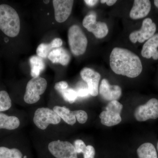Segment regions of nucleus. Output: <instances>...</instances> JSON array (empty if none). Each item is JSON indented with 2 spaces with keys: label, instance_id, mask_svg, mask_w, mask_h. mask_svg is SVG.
<instances>
[{
  "label": "nucleus",
  "instance_id": "obj_1",
  "mask_svg": "<svg viewBox=\"0 0 158 158\" xmlns=\"http://www.w3.org/2000/svg\"><path fill=\"white\" fill-rule=\"evenodd\" d=\"M110 65L115 73L129 78L138 77L143 67L141 59L131 51L121 48H113L110 56Z\"/></svg>",
  "mask_w": 158,
  "mask_h": 158
},
{
  "label": "nucleus",
  "instance_id": "obj_2",
  "mask_svg": "<svg viewBox=\"0 0 158 158\" xmlns=\"http://www.w3.org/2000/svg\"><path fill=\"white\" fill-rule=\"evenodd\" d=\"M0 30L11 37L18 36L20 30V21L17 11L6 4L0 5Z\"/></svg>",
  "mask_w": 158,
  "mask_h": 158
},
{
  "label": "nucleus",
  "instance_id": "obj_3",
  "mask_svg": "<svg viewBox=\"0 0 158 158\" xmlns=\"http://www.w3.org/2000/svg\"><path fill=\"white\" fill-rule=\"evenodd\" d=\"M68 37L69 44L73 55L79 56L85 53L88 46V39L79 26L73 25L70 27Z\"/></svg>",
  "mask_w": 158,
  "mask_h": 158
},
{
  "label": "nucleus",
  "instance_id": "obj_4",
  "mask_svg": "<svg viewBox=\"0 0 158 158\" xmlns=\"http://www.w3.org/2000/svg\"><path fill=\"white\" fill-rule=\"evenodd\" d=\"M47 87V82L45 79L40 76L32 78L27 84L24 101L28 104L36 103L45 92Z\"/></svg>",
  "mask_w": 158,
  "mask_h": 158
},
{
  "label": "nucleus",
  "instance_id": "obj_5",
  "mask_svg": "<svg viewBox=\"0 0 158 158\" xmlns=\"http://www.w3.org/2000/svg\"><path fill=\"white\" fill-rule=\"evenodd\" d=\"M123 106L118 101L110 102L106 108V110L100 113L101 122L104 125L112 127L120 123L122 121L120 113Z\"/></svg>",
  "mask_w": 158,
  "mask_h": 158
},
{
  "label": "nucleus",
  "instance_id": "obj_6",
  "mask_svg": "<svg viewBox=\"0 0 158 158\" xmlns=\"http://www.w3.org/2000/svg\"><path fill=\"white\" fill-rule=\"evenodd\" d=\"M61 118L53 110L48 108H40L34 113L33 121L38 128L45 130L49 124H58Z\"/></svg>",
  "mask_w": 158,
  "mask_h": 158
},
{
  "label": "nucleus",
  "instance_id": "obj_7",
  "mask_svg": "<svg viewBox=\"0 0 158 158\" xmlns=\"http://www.w3.org/2000/svg\"><path fill=\"white\" fill-rule=\"evenodd\" d=\"M49 151L56 158H78L74 146L67 141L57 140L48 144Z\"/></svg>",
  "mask_w": 158,
  "mask_h": 158
},
{
  "label": "nucleus",
  "instance_id": "obj_8",
  "mask_svg": "<svg viewBox=\"0 0 158 158\" xmlns=\"http://www.w3.org/2000/svg\"><path fill=\"white\" fill-rule=\"evenodd\" d=\"M134 116L139 122L156 119L158 118V100L152 98L145 104L139 106L135 110Z\"/></svg>",
  "mask_w": 158,
  "mask_h": 158
},
{
  "label": "nucleus",
  "instance_id": "obj_9",
  "mask_svg": "<svg viewBox=\"0 0 158 158\" xmlns=\"http://www.w3.org/2000/svg\"><path fill=\"white\" fill-rule=\"evenodd\" d=\"M156 30V26L152 19L146 18L143 20L142 26L139 31H135L130 34V40L133 43L137 42L142 43L148 40L155 35Z\"/></svg>",
  "mask_w": 158,
  "mask_h": 158
},
{
  "label": "nucleus",
  "instance_id": "obj_10",
  "mask_svg": "<svg viewBox=\"0 0 158 158\" xmlns=\"http://www.w3.org/2000/svg\"><path fill=\"white\" fill-rule=\"evenodd\" d=\"M83 25L89 32L93 33L96 38H104L109 32L108 26L106 23L97 22L96 15L91 13L85 16L83 21Z\"/></svg>",
  "mask_w": 158,
  "mask_h": 158
},
{
  "label": "nucleus",
  "instance_id": "obj_11",
  "mask_svg": "<svg viewBox=\"0 0 158 158\" xmlns=\"http://www.w3.org/2000/svg\"><path fill=\"white\" fill-rule=\"evenodd\" d=\"M82 79L88 85L90 95L95 97L98 94V85L101 75L97 72L89 68H83L80 73Z\"/></svg>",
  "mask_w": 158,
  "mask_h": 158
},
{
  "label": "nucleus",
  "instance_id": "obj_12",
  "mask_svg": "<svg viewBox=\"0 0 158 158\" xmlns=\"http://www.w3.org/2000/svg\"><path fill=\"white\" fill-rule=\"evenodd\" d=\"M55 19L57 22H64L70 16L74 1L72 0H53Z\"/></svg>",
  "mask_w": 158,
  "mask_h": 158
},
{
  "label": "nucleus",
  "instance_id": "obj_13",
  "mask_svg": "<svg viewBox=\"0 0 158 158\" xmlns=\"http://www.w3.org/2000/svg\"><path fill=\"white\" fill-rule=\"evenodd\" d=\"M99 92L104 99L109 101H117L121 96L122 89L118 85H110L107 79L102 80Z\"/></svg>",
  "mask_w": 158,
  "mask_h": 158
},
{
  "label": "nucleus",
  "instance_id": "obj_14",
  "mask_svg": "<svg viewBox=\"0 0 158 158\" xmlns=\"http://www.w3.org/2000/svg\"><path fill=\"white\" fill-rule=\"evenodd\" d=\"M151 9V3L149 0H135L130 12L132 19H138L146 17Z\"/></svg>",
  "mask_w": 158,
  "mask_h": 158
},
{
  "label": "nucleus",
  "instance_id": "obj_15",
  "mask_svg": "<svg viewBox=\"0 0 158 158\" xmlns=\"http://www.w3.org/2000/svg\"><path fill=\"white\" fill-rule=\"evenodd\" d=\"M158 33L147 40L143 46L141 55L142 57L149 59L152 57L154 60L158 59Z\"/></svg>",
  "mask_w": 158,
  "mask_h": 158
},
{
  "label": "nucleus",
  "instance_id": "obj_16",
  "mask_svg": "<svg viewBox=\"0 0 158 158\" xmlns=\"http://www.w3.org/2000/svg\"><path fill=\"white\" fill-rule=\"evenodd\" d=\"M48 58L53 63H60L65 66L70 62L71 56L67 50L60 47L53 49Z\"/></svg>",
  "mask_w": 158,
  "mask_h": 158
},
{
  "label": "nucleus",
  "instance_id": "obj_17",
  "mask_svg": "<svg viewBox=\"0 0 158 158\" xmlns=\"http://www.w3.org/2000/svg\"><path fill=\"white\" fill-rule=\"evenodd\" d=\"M20 124L19 119L16 116H9L0 113V129L15 130L19 127Z\"/></svg>",
  "mask_w": 158,
  "mask_h": 158
},
{
  "label": "nucleus",
  "instance_id": "obj_18",
  "mask_svg": "<svg viewBox=\"0 0 158 158\" xmlns=\"http://www.w3.org/2000/svg\"><path fill=\"white\" fill-rule=\"evenodd\" d=\"M53 110L67 124L73 125L76 123L77 119L73 111H71L68 108L56 106L54 107Z\"/></svg>",
  "mask_w": 158,
  "mask_h": 158
},
{
  "label": "nucleus",
  "instance_id": "obj_19",
  "mask_svg": "<svg viewBox=\"0 0 158 158\" xmlns=\"http://www.w3.org/2000/svg\"><path fill=\"white\" fill-rule=\"evenodd\" d=\"M31 67V75L33 77H39L44 70L45 64L42 58L37 56H33L30 58Z\"/></svg>",
  "mask_w": 158,
  "mask_h": 158
},
{
  "label": "nucleus",
  "instance_id": "obj_20",
  "mask_svg": "<svg viewBox=\"0 0 158 158\" xmlns=\"http://www.w3.org/2000/svg\"><path fill=\"white\" fill-rule=\"evenodd\" d=\"M139 158H158L155 147L151 143L141 144L137 149Z\"/></svg>",
  "mask_w": 158,
  "mask_h": 158
},
{
  "label": "nucleus",
  "instance_id": "obj_21",
  "mask_svg": "<svg viewBox=\"0 0 158 158\" xmlns=\"http://www.w3.org/2000/svg\"><path fill=\"white\" fill-rule=\"evenodd\" d=\"M23 154L16 148L0 147V158H22Z\"/></svg>",
  "mask_w": 158,
  "mask_h": 158
},
{
  "label": "nucleus",
  "instance_id": "obj_22",
  "mask_svg": "<svg viewBox=\"0 0 158 158\" xmlns=\"http://www.w3.org/2000/svg\"><path fill=\"white\" fill-rule=\"evenodd\" d=\"M11 106V100L9 94L5 90L0 91V112L6 111Z\"/></svg>",
  "mask_w": 158,
  "mask_h": 158
},
{
  "label": "nucleus",
  "instance_id": "obj_23",
  "mask_svg": "<svg viewBox=\"0 0 158 158\" xmlns=\"http://www.w3.org/2000/svg\"><path fill=\"white\" fill-rule=\"evenodd\" d=\"M53 48L51 43H42L38 46L36 51L37 56L41 58H46Z\"/></svg>",
  "mask_w": 158,
  "mask_h": 158
},
{
  "label": "nucleus",
  "instance_id": "obj_24",
  "mask_svg": "<svg viewBox=\"0 0 158 158\" xmlns=\"http://www.w3.org/2000/svg\"><path fill=\"white\" fill-rule=\"evenodd\" d=\"M61 94L65 101L70 104L73 103L78 98L76 90L72 88H67Z\"/></svg>",
  "mask_w": 158,
  "mask_h": 158
},
{
  "label": "nucleus",
  "instance_id": "obj_25",
  "mask_svg": "<svg viewBox=\"0 0 158 158\" xmlns=\"http://www.w3.org/2000/svg\"><path fill=\"white\" fill-rule=\"evenodd\" d=\"M76 118L79 123L84 124L88 119V115L84 110H78L73 111Z\"/></svg>",
  "mask_w": 158,
  "mask_h": 158
},
{
  "label": "nucleus",
  "instance_id": "obj_26",
  "mask_svg": "<svg viewBox=\"0 0 158 158\" xmlns=\"http://www.w3.org/2000/svg\"><path fill=\"white\" fill-rule=\"evenodd\" d=\"M74 146L77 153H83L86 149V146L85 142L80 139L76 140L74 142Z\"/></svg>",
  "mask_w": 158,
  "mask_h": 158
},
{
  "label": "nucleus",
  "instance_id": "obj_27",
  "mask_svg": "<svg viewBox=\"0 0 158 158\" xmlns=\"http://www.w3.org/2000/svg\"><path fill=\"white\" fill-rule=\"evenodd\" d=\"M83 154L84 158H94L95 155V149L92 145H88Z\"/></svg>",
  "mask_w": 158,
  "mask_h": 158
},
{
  "label": "nucleus",
  "instance_id": "obj_28",
  "mask_svg": "<svg viewBox=\"0 0 158 158\" xmlns=\"http://www.w3.org/2000/svg\"><path fill=\"white\" fill-rule=\"evenodd\" d=\"M55 89L57 91H58L59 93L62 94V92L68 88V83L64 81H60L58 82V83H56L55 84Z\"/></svg>",
  "mask_w": 158,
  "mask_h": 158
},
{
  "label": "nucleus",
  "instance_id": "obj_29",
  "mask_svg": "<svg viewBox=\"0 0 158 158\" xmlns=\"http://www.w3.org/2000/svg\"><path fill=\"white\" fill-rule=\"evenodd\" d=\"M76 91L78 97L84 98L86 97L90 94L88 88L85 87H79L77 89Z\"/></svg>",
  "mask_w": 158,
  "mask_h": 158
},
{
  "label": "nucleus",
  "instance_id": "obj_30",
  "mask_svg": "<svg viewBox=\"0 0 158 158\" xmlns=\"http://www.w3.org/2000/svg\"><path fill=\"white\" fill-rule=\"evenodd\" d=\"M52 46L54 49L59 48L62 46V40L59 38L54 39L51 43Z\"/></svg>",
  "mask_w": 158,
  "mask_h": 158
},
{
  "label": "nucleus",
  "instance_id": "obj_31",
  "mask_svg": "<svg viewBox=\"0 0 158 158\" xmlns=\"http://www.w3.org/2000/svg\"><path fill=\"white\" fill-rule=\"evenodd\" d=\"M116 2L117 1H116V0H102L101 1V2L102 4L106 3L108 6H113L116 3Z\"/></svg>",
  "mask_w": 158,
  "mask_h": 158
},
{
  "label": "nucleus",
  "instance_id": "obj_32",
  "mask_svg": "<svg viewBox=\"0 0 158 158\" xmlns=\"http://www.w3.org/2000/svg\"><path fill=\"white\" fill-rule=\"evenodd\" d=\"M84 2L88 6H95L98 1L97 0H85Z\"/></svg>",
  "mask_w": 158,
  "mask_h": 158
},
{
  "label": "nucleus",
  "instance_id": "obj_33",
  "mask_svg": "<svg viewBox=\"0 0 158 158\" xmlns=\"http://www.w3.org/2000/svg\"><path fill=\"white\" fill-rule=\"evenodd\" d=\"M154 3L155 6L158 9V0H155L154 1Z\"/></svg>",
  "mask_w": 158,
  "mask_h": 158
},
{
  "label": "nucleus",
  "instance_id": "obj_34",
  "mask_svg": "<svg viewBox=\"0 0 158 158\" xmlns=\"http://www.w3.org/2000/svg\"><path fill=\"white\" fill-rule=\"evenodd\" d=\"M43 2H44L45 3V4H48V3L50 2V1L48 0V1H44Z\"/></svg>",
  "mask_w": 158,
  "mask_h": 158
},
{
  "label": "nucleus",
  "instance_id": "obj_35",
  "mask_svg": "<svg viewBox=\"0 0 158 158\" xmlns=\"http://www.w3.org/2000/svg\"><path fill=\"white\" fill-rule=\"evenodd\" d=\"M24 158H27V156H25L24 157Z\"/></svg>",
  "mask_w": 158,
  "mask_h": 158
},
{
  "label": "nucleus",
  "instance_id": "obj_36",
  "mask_svg": "<svg viewBox=\"0 0 158 158\" xmlns=\"http://www.w3.org/2000/svg\"></svg>",
  "mask_w": 158,
  "mask_h": 158
}]
</instances>
